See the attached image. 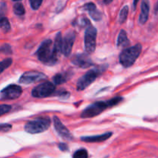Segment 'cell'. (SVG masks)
<instances>
[{"label":"cell","instance_id":"obj_1","mask_svg":"<svg viewBox=\"0 0 158 158\" xmlns=\"http://www.w3.org/2000/svg\"><path fill=\"white\" fill-rule=\"evenodd\" d=\"M35 54L39 60L44 64L52 66L59 61V54L54 47L53 42L51 40H46L41 43Z\"/></svg>","mask_w":158,"mask_h":158},{"label":"cell","instance_id":"obj_2","mask_svg":"<svg viewBox=\"0 0 158 158\" xmlns=\"http://www.w3.org/2000/svg\"><path fill=\"white\" fill-rule=\"evenodd\" d=\"M123 100L122 97H115L113 98L112 99L106 102H97L92 105L86 107L83 112L81 113V117L86 119V118H93L98 116L100 113L103 112L105 109L107 108L117 105V104L120 103Z\"/></svg>","mask_w":158,"mask_h":158},{"label":"cell","instance_id":"obj_3","mask_svg":"<svg viewBox=\"0 0 158 158\" xmlns=\"http://www.w3.org/2000/svg\"><path fill=\"white\" fill-rule=\"evenodd\" d=\"M142 50L141 44H136L135 46L126 48L120 54V63L124 68H130L134 64L140 56Z\"/></svg>","mask_w":158,"mask_h":158},{"label":"cell","instance_id":"obj_4","mask_svg":"<svg viewBox=\"0 0 158 158\" xmlns=\"http://www.w3.org/2000/svg\"><path fill=\"white\" fill-rule=\"evenodd\" d=\"M106 69V65L105 66H100L97 68L90 70L87 71L84 75L82 76L78 80L77 83V89L78 91H82V90L86 89L87 87H89L94 81L97 79L100 74H101Z\"/></svg>","mask_w":158,"mask_h":158},{"label":"cell","instance_id":"obj_5","mask_svg":"<svg viewBox=\"0 0 158 158\" xmlns=\"http://www.w3.org/2000/svg\"><path fill=\"white\" fill-rule=\"evenodd\" d=\"M50 119L49 118H38L33 120L29 121L25 125V130L31 134L43 133L50 126Z\"/></svg>","mask_w":158,"mask_h":158},{"label":"cell","instance_id":"obj_6","mask_svg":"<svg viewBox=\"0 0 158 158\" xmlns=\"http://www.w3.org/2000/svg\"><path fill=\"white\" fill-rule=\"evenodd\" d=\"M56 86L55 84L49 81H45L37 85L32 89V95L35 98L43 99L51 96L55 92Z\"/></svg>","mask_w":158,"mask_h":158},{"label":"cell","instance_id":"obj_7","mask_svg":"<svg viewBox=\"0 0 158 158\" xmlns=\"http://www.w3.org/2000/svg\"><path fill=\"white\" fill-rule=\"evenodd\" d=\"M97 30L94 26L89 25L85 32V50L88 54H92L96 49Z\"/></svg>","mask_w":158,"mask_h":158},{"label":"cell","instance_id":"obj_8","mask_svg":"<svg viewBox=\"0 0 158 158\" xmlns=\"http://www.w3.org/2000/svg\"><path fill=\"white\" fill-rule=\"evenodd\" d=\"M22 88L16 85H10L2 89L0 92L1 99L2 100H12L16 99L22 94Z\"/></svg>","mask_w":158,"mask_h":158},{"label":"cell","instance_id":"obj_9","mask_svg":"<svg viewBox=\"0 0 158 158\" xmlns=\"http://www.w3.org/2000/svg\"><path fill=\"white\" fill-rule=\"evenodd\" d=\"M46 75L42 72L39 71H27L25 72L19 78V83L23 85H29V84L35 83L40 81L45 80Z\"/></svg>","mask_w":158,"mask_h":158},{"label":"cell","instance_id":"obj_10","mask_svg":"<svg viewBox=\"0 0 158 158\" xmlns=\"http://www.w3.org/2000/svg\"><path fill=\"white\" fill-rule=\"evenodd\" d=\"M76 33L74 31H69L66 33L64 38L63 39V44H62V53L65 56L68 57L72 51L73 46L75 42Z\"/></svg>","mask_w":158,"mask_h":158},{"label":"cell","instance_id":"obj_11","mask_svg":"<svg viewBox=\"0 0 158 158\" xmlns=\"http://www.w3.org/2000/svg\"><path fill=\"white\" fill-rule=\"evenodd\" d=\"M71 61L74 65L81 68H87L94 64L89 56L86 54H77Z\"/></svg>","mask_w":158,"mask_h":158},{"label":"cell","instance_id":"obj_12","mask_svg":"<svg viewBox=\"0 0 158 158\" xmlns=\"http://www.w3.org/2000/svg\"><path fill=\"white\" fill-rule=\"evenodd\" d=\"M53 123L56 130L61 137H63L65 139H73V136L70 132H69V130L63 125V122H61V120L57 116H54L53 117Z\"/></svg>","mask_w":158,"mask_h":158},{"label":"cell","instance_id":"obj_13","mask_svg":"<svg viewBox=\"0 0 158 158\" xmlns=\"http://www.w3.org/2000/svg\"><path fill=\"white\" fill-rule=\"evenodd\" d=\"M83 9L84 10L89 12V15L91 16V18L93 20H94L95 21H99V20H101L102 18V14L101 12L99 10H97V7H96L95 4L93 2L86 3V5H84L83 7Z\"/></svg>","mask_w":158,"mask_h":158},{"label":"cell","instance_id":"obj_14","mask_svg":"<svg viewBox=\"0 0 158 158\" xmlns=\"http://www.w3.org/2000/svg\"><path fill=\"white\" fill-rule=\"evenodd\" d=\"M150 12V3L148 0H143L141 4V12L139 16V23L141 25L145 24L148 20Z\"/></svg>","mask_w":158,"mask_h":158},{"label":"cell","instance_id":"obj_15","mask_svg":"<svg viewBox=\"0 0 158 158\" xmlns=\"http://www.w3.org/2000/svg\"><path fill=\"white\" fill-rule=\"evenodd\" d=\"M112 133H106L104 134L98 135V136H84L81 137V140L84 141L86 143H98L103 142L109 139L112 136Z\"/></svg>","mask_w":158,"mask_h":158},{"label":"cell","instance_id":"obj_16","mask_svg":"<svg viewBox=\"0 0 158 158\" xmlns=\"http://www.w3.org/2000/svg\"><path fill=\"white\" fill-rule=\"evenodd\" d=\"M69 77H70V74L69 73H59V74H56L52 77V80H53L54 84H56V85H61V84H63L67 81L69 79Z\"/></svg>","mask_w":158,"mask_h":158},{"label":"cell","instance_id":"obj_17","mask_svg":"<svg viewBox=\"0 0 158 158\" xmlns=\"http://www.w3.org/2000/svg\"><path fill=\"white\" fill-rule=\"evenodd\" d=\"M130 44V40L127 35L126 31L121 29L118 36L117 39V46H121V47H126Z\"/></svg>","mask_w":158,"mask_h":158},{"label":"cell","instance_id":"obj_18","mask_svg":"<svg viewBox=\"0 0 158 158\" xmlns=\"http://www.w3.org/2000/svg\"><path fill=\"white\" fill-rule=\"evenodd\" d=\"M0 28L4 33H8L10 31V23H9V20L6 16L0 17Z\"/></svg>","mask_w":158,"mask_h":158},{"label":"cell","instance_id":"obj_19","mask_svg":"<svg viewBox=\"0 0 158 158\" xmlns=\"http://www.w3.org/2000/svg\"><path fill=\"white\" fill-rule=\"evenodd\" d=\"M62 44H63V38H62L61 33H58L56 36L55 41H54L53 45L54 47H55L56 50L60 54L62 53Z\"/></svg>","mask_w":158,"mask_h":158},{"label":"cell","instance_id":"obj_20","mask_svg":"<svg viewBox=\"0 0 158 158\" xmlns=\"http://www.w3.org/2000/svg\"><path fill=\"white\" fill-rule=\"evenodd\" d=\"M128 12H129V8H128L127 6H125L121 9L120 15H119V22H120V23H123L124 22H126L128 16Z\"/></svg>","mask_w":158,"mask_h":158},{"label":"cell","instance_id":"obj_21","mask_svg":"<svg viewBox=\"0 0 158 158\" xmlns=\"http://www.w3.org/2000/svg\"><path fill=\"white\" fill-rule=\"evenodd\" d=\"M13 12L15 15H23L25 14V8L20 2H16L13 6Z\"/></svg>","mask_w":158,"mask_h":158},{"label":"cell","instance_id":"obj_22","mask_svg":"<svg viewBox=\"0 0 158 158\" xmlns=\"http://www.w3.org/2000/svg\"><path fill=\"white\" fill-rule=\"evenodd\" d=\"M12 63V60L11 58H7L5 59L4 60L0 62V74L2 72L5 71L6 69H7Z\"/></svg>","mask_w":158,"mask_h":158},{"label":"cell","instance_id":"obj_23","mask_svg":"<svg viewBox=\"0 0 158 158\" xmlns=\"http://www.w3.org/2000/svg\"><path fill=\"white\" fill-rule=\"evenodd\" d=\"M73 158H88V152L85 149L77 150L74 153Z\"/></svg>","mask_w":158,"mask_h":158},{"label":"cell","instance_id":"obj_24","mask_svg":"<svg viewBox=\"0 0 158 158\" xmlns=\"http://www.w3.org/2000/svg\"><path fill=\"white\" fill-rule=\"evenodd\" d=\"M43 1V0H29V2H30V6L32 9H34V10H37L42 5Z\"/></svg>","mask_w":158,"mask_h":158},{"label":"cell","instance_id":"obj_25","mask_svg":"<svg viewBox=\"0 0 158 158\" xmlns=\"http://www.w3.org/2000/svg\"><path fill=\"white\" fill-rule=\"evenodd\" d=\"M0 53H3L6 54H12V49L9 44H3L0 46Z\"/></svg>","mask_w":158,"mask_h":158},{"label":"cell","instance_id":"obj_26","mask_svg":"<svg viewBox=\"0 0 158 158\" xmlns=\"http://www.w3.org/2000/svg\"><path fill=\"white\" fill-rule=\"evenodd\" d=\"M11 110V106L9 105H0V116L6 114Z\"/></svg>","mask_w":158,"mask_h":158},{"label":"cell","instance_id":"obj_27","mask_svg":"<svg viewBox=\"0 0 158 158\" xmlns=\"http://www.w3.org/2000/svg\"><path fill=\"white\" fill-rule=\"evenodd\" d=\"M11 129H12V125L10 124H0V132H8Z\"/></svg>","mask_w":158,"mask_h":158},{"label":"cell","instance_id":"obj_28","mask_svg":"<svg viewBox=\"0 0 158 158\" xmlns=\"http://www.w3.org/2000/svg\"><path fill=\"white\" fill-rule=\"evenodd\" d=\"M58 147L59 148H60L61 150H63V151H67V150H69L68 146L66 145V143H60L58 145Z\"/></svg>","mask_w":158,"mask_h":158},{"label":"cell","instance_id":"obj_29","mask_svg":"<svg viewBox=\"0 0 158 158\" xmlns=\"http://www.w3.org/2000/svg\"><path fill=\"white\" fill-rule=\"evenodd\" d=\"M112 1L113 0H103V3L106 5H108V4H110V3L112 2Z\"/></svg>","mask_w":158,"mask_h":158},{"label":"cell","instance_id":"obj_30","mask_svg":"<svg viewBox=\"0 0 158 158\" xmlns=\"http://www.w3.org/2000/svg\"><path fill=\"white\" fill-rule=\"evenodd\" d=\"M139 0H134V4H133V6H134V9H136V6H137V2H138Z\"/></svg>","mask_w":158,"mask_h":158},{"label":"cell","instance_id":"obj_31","mask_svg":"<svg viewBox=\"0 0 158 158\" xmlns=\"http://www.w3.org/2000/svg\"><path fill=\"white\" fill-rule=\"evenodd\" d=\"M13 1H20V0H13Z\"/></svg>","mask_w":158,"mask_h":158}]
</instances>
